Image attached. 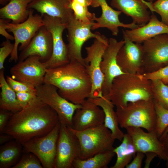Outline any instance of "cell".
<instances>
[{"label": "cell", "instance_id": "1f68e13d", "mask_svg": "<svg viewBox=\"0 0 168 168\" xmlns=\"http://www.w3.org/2000/svg\"><path fill=\"white\" fill-rule=\"evenodd\" d=\"M154 103L156 114L155 130L159 138L168 127V109L155 101Z\"/></svg>", "mask_w": 168, "mask_h": 168}, {"label": "cell", "instance_id": "9c48e42d", "mask_svg": "<svg viewBox=\"0 0 168 168\" xmlns=\"http://www.w3.org/2000/svg\"><path fill=\"white\" fill-rule=\"evenodd\" d=\"M44 26L51 33L52 37L53 50L52 56L47 61L44 63L47 69L56 68L70 62L67 44L62 37L67 23L60 18L47 14L41 15Z\"/></svg>", "mask_w": 168, "mask_h": 168}, {"label": "cell", "instance_id": "2e32d148", "mask_svg": "<svg viewBox=\"0 0 168 168\" xmlns=\"http://www.w3.org/2000/svg\"><path fill=\"white\" fill-rule=\"evenodd\" d=\"M125 43L117 57L118 64L124 73L143 74L142 44L133 42L123 36Z\"/></svg>", "mask_w": 168, "mask_h": 168}, {"label": "cell", "instance_id": "d590c367", "mask_svg": "<svg viewBox=\"0 0 168 168\" xmlns=\"http://www.w3.org/2000/svg\"><path fill=\"white\" fill-rule=\"evenodd\" d=\"M147 79L151 81L160 80L168 82V65L152 72L143 74Z\"/></svg>", "mask_w": 168, "mask_h": 168}, {"label": "cell", "instance_id": "603a6c76", "mask_svg": "<svg viewBox=\"0 0 168 168\" xmlns=\"http://www.w3.org/2000/svg\"><path fill=\"white\" fill-rule=\"evenodd\" d=\"M123 36L130 41L142 44L144 41L158 35L168 34V26L160 21L153 13L144 25L133 29L123 30Z\"/></svg>", "mask_w": 168, "mask_h": 168}, {"label": "cell", "instance_id": "f35d334b", "mask_svg": "<svg viewBox=\"0 0 168 168\" xmlns=\"http://www.w3.org/2000/svg\"><path fill=\"white\" fill-rule=\"evenodd\" d=\"M13 113L3 110H0V133H3V130L7 124Z\"/></svg>", "mask_w": 168, "mask_h": 168}, {"label": "cell", "instance_id": "cb8c5ba5", "mask_svg": "<svg viewBox=\"0 0 168 168\" xmlns=\"http://www.w3.org/2000/svg\"><path fill=\"white\" fill-rule=\"evenodd\" d=\"M87 99L102 109L105 114V125L110 130L115 140L122 142L124 133L119 128L118 116L114 109V106L103 95Z\"/></svg>", "mask_w": 168, "mask_h": 168}, {"label": "cell", "instance_id": "484cf974", "mask_svg": "<svg viewBox=\"0 0 168 168\" xmlns=\"http://www.w3.org/2000/svg\"><path fill=\"white\" fill-rule=\"evenodd\" d=\"M0 109L10 111L13 114L19 112L23 108L17 98L16 92L7 83L4 76V69L0 70Z\"/></svg>", "mask_w": 168, "mask_h": 168}, {"label": "cell", "instance_id": "3957f363", "mask_svg": "<svg viewBox=\"0 0 168 168\" xmlns=\"http://www.w3.org/2000/svg\"><path fill=\"white\" fill-rule=\"evenodd\" d=\"M105 97L116 108L131 102L153 99L151 81L143 74L124 73L114 79L109 92Z\"/></svg>", "mask_w": 168, "mask_h": 168}, {"label": "cell", "instance_id": "ee69618b", "mask_svg": "<svg viewBox=\"0 0 168 168\" xmlns=\"http://www.w3.org/2000/svg\"><path fill=\"white\" fill-rule=\"evenodd\" d=\"M14 139L13 137L7 134L2 133L0 135V144L2 145Z\"/></svg>", "mask_w": 168, "mask_h": 168}, {"label": "cell", "instance_id": "836d02e7", "mask_svg": "<svg viewBox=\"0 0 168 168\" xmlns=\"http://www.w3.org/2000/svg\"><path fill=\"white\" fill-rule=\"evenodd\" d=\"M153 12L160 16L161 21L168 26V0H157L152 4Z\"/></svg>", "mask_w": 168, "mask_h": 168}, {"label": "cell", "instance_id": "9a60e30c", "mask_svg": "<svg viewBox=\"0 0 168 168\" xmlns=\"http://www.w3.org/2000/svg\"><path fill=\"white\" fill-rule=\"evenodd\" d=\"M124 43V40L118 41L115 38H110L108 45L103 54L100 69L104 77L102 91L105 97L109 92L114 79L124 73L118 64L117 57L119 50Z\"/></svg>", "mask_w": 168, "mask_h": 168}, {"label": "cell", "instance_id": "e575fe53", "mask_svg": "<svg viewBox=\"0 0 168 168\" xmlns=\"http://www.w3.org/2000/svg\"><path fill=\"white\" fill-rule=\"evenodd\" d=\"M6 81L11 88L16 92L36 91V88L27 83L16 80L12 77L7 76Z\"/></svg>", "mask_w": 168, "mask_h": 168}, {"label": "cell", "instance_id": "e0dca14e", "mask_svg": "<svg viewBox=\"0 0 168 168\" xmlns=\"http://www.w3.org/2000/svg\"><path fill=\"white\" fill-rule=\"evenodd\" d=\"M91 6L93 7H100L102 14L100 17H94L95 22L91 26V30L100 28H106L110 30L112 35L117 36L119 32V27L133 29L139 26L133 22L124 24L119 20V16L122 12L113 9L108 5L106 0H92Z\"/></svg>", "mask_w": 168, "mask_h": 168}, {"label": "cell", "instance_id": "b9f144b4", "mask_svg": "<svg viewBox=\"0 0 168 168\" xmlns=\"http://www.w3.org/2000/svg\"><path fill=\"white\" fill-rule=\"evenodd\" d=\"M159 139L163 147L166 157V166L168 168V133L162 135L159 138Z\"/></svg>", "mask_w": 168, "mask_h": 168}, {"label": "cell", "instance_id": "f546056e", "mask_svg": "<svg viewBox=\"0 0 168 168\" xmlns=\"http://www.w3.org/2000/svg\"><path fill=\"white\" fill-rule=\"evenodd\" d=\"M151 82L154 101L168 109V86L160 80L151 81Z\"/></svg>", "mask_w": 168, "mask_h": 168}, {"label": "cell", "instance_id": "8992f818", "mask_svg": "<svg viewBox=\"0 0 168 168\" xmlns=\"http://www.w3.org/2000/svg\"><path fill=\"white\" fill-rule=\"evenodd\" d=\"M109 44V39L104 35L95 39L93 44L85 47L86 57L84 58L85 68L90 76L92 84L89 98L100 97L103 95L102 86L104 77L100 69L104 53Z\"/></svg>", "mask_w": 168, "mask_h": 168}, {"label": "cell", "instance_id": "8fae6325", "mask_svg": "<svg viewBox=\"0 0 168 168\" xmlns=\"http://www.w3.org/2000/svg\"><path fill=\"white\" fill-rule=\"evenodd\" d=\"M92 24H85L79 21L75 18L74 15L68 22L67 46L70 61H77L85 67L82 54L83 45L90 39H98L103 35L98 32H91Z\"/></svg>", "mask_w": 168, "mask_h": 168}, {"label": "cell", "instance_id": "681fc988", "mask_svg": "<svg viewBox=\"0 0 168 168\" xmlns=\"http://www.w3.org/2000/svg\"><path fill=\"white\" fill-rule=\"evenodd\" d=\"M142 0L143 1H144V2H146V1H145L144 0Z\"/></svg>", "mask_w": 168, "mask_h": 168}, {"label": "cell", "instance_id": "c3c4849f", "mask_svg": "<svg viewBox=\"0 0 168 168\" xmlns=\"http://www.w3.org/2000/svg\"><path fill=\"white\" fill-rule=\"evenodd\" d=\"M144 0L147 2H152L153 1H156L157 0Z\"/></svg>", "mask_w": 168, "mask_h": 168}, {"label": "cell", "instance_id": "8d00e7d4", "mask_svg": "<svg viewBox=\"0 0 168 168\" xmlns=\"http://www.w3.org/2000/svg\"><path fill=\"white\" fill-rule=\"evenodd\" d=\"M0 48V70L4 69V64L7 57L12 53L14 44L11 43L10 40H6L1 44Z\"/></svg>", "mask_w": 168, "mask_h": 168}, {"label": "cell", "instance_id": "52a82bcc", "mask_svg": "<svg viewBox=\"0 0 168 168\" xmlns=\"http://www.w3.org/2000/svg\"><path fill=\"white\" fill-rule=\"evenodd\" d=\"M60 126L59 121L47 134L33 138L26 142L22 144L23 152L34 154L43 168H54Z\"/></svg>", "mask_w": 168, "mask_h": 168}, {"label": "cell", "instance_id": "74e56055", "mask_svg": "<svg viewBox=\"0 0 168 168\" xmlns=\"http://www.w3.org/2000/svg\"><path fill=\"white\" fill-rule=\"evenodd\" d=\"M16 94L17 99L22 108L37 96L36 91L18 92Z\"/></svg>", "mask_w": 168, "mask_h": 168}, {"label": "cell", "instance_id": "60d3db41", "mask_svg": "<svg viewBox=\"0 0 168 168\" xmlns=\"http://www.w3.org/2000/svg\"><path fill=\"white\" fill-rule=\"evenodd\" d=\"M11 20L8 19H0V34L5 37L6 40H14L13 36L9 34L7 31L6 25Z\"/></svg>", "mask_w": 168, "mask_h": 168}, {"label": "cell", "instance_id": "44dd1931", "mask_svg": "<svg viewBox=\"0 0 168 168\" xmlns=\"http://www.w3.org/2000/svg\"><path fill=\"white\" fill-rule=\"evenodd\" d=\"M152 2L142 0H111L110 5L127 16L131 17L139 26H143L149 21L152 12Z\"/></svg>", "mask_w": 168, "mask_h": 168}, {"label": "cell", "instance_id": "5b68a950", "mask_svg": "<svg viewBox=\"0 0 168 168\" xmlns=\"http://www.w3.org/2000/svg\"><path fill=\"white\" fill-rule=\"evenodd\" d=\"M78 140V158L85 160L98 153L112 150L115 139L104 124L81 131L68 127Z\"/></svg>", "mask_w": 168, "mask_h": 168}, {"label": "cell", "instance_id": "83f0119b", "mask_svg": "<svg viewBox=\"0 0 168 168\" xmlns=\"http://www.w3.org/2000/svg\"><path fill=\"white\" fill-rule=\"evenodd\" d=\"M113 151L117 155V160L111 168H124L135 156L136 151L131 136L127 133L124 134L121 143Z\"/></svg>", "mask_w": 168, "mask_h": 168}, {"label": "cell", "instance_id": "d4e9b609", "mask_svg": "<svg viewBox=\"0 0 168 168\" xmlns=\"http://www.w3.org/2000/svg\"><path fill=\"white\" fill-rule=\"evenodd\" d=\"M32 0H11L0 9V17L12 21L14 24L25 21L28 18L30 9L28 4Z\"/></svg>", "mask_w": 168, "mask_h": 168}, {"label": "cell", "instance_id": "7dc6e473", "mask_svg": "<svg viewBox=\"0 0 168 168\" xmlns=\"http://www.w3.org/2000/svg\"><path fill=\"white\" fill-rule=\"evenodd\" d=\"M167 133H168V127L165 130L162 135L165 134Z\"/></svg>", "mask_w": 168, "mask_h": 168}, {"label": "cell", "instance_id": "7a4b0ae2", "mask_svg": "<svg viewBox=\"0 0 168 168\" xmlns=\"http://www.w3.org/2000/svg\"><path fill=\"white\" fill-rule=\"evenodd\" d=\"M44 83L56 86L61 96L75 104L81 105L90 97L92 84L90 76L85 66L76 60L47 69Z\"/></svg>", "mask_w": 168, "mask_h": 168}, {"label": "cell", "instance_id": "f907efd6", "mask_svg": "<svg viewBox=\"0 0 168 168\" xmlns=\"http://www.w3.org/2000/svg\"></svg>", "mask_w": 168, "mask_h": 168}, {"label": "cell", "instance_id": "f1b7e54d", "mask_svg": "<svg viewBox=\"0 0 168 168\" xmlns=\"http://www.w3.org/2000/svg\"><path fill=\"white\" fill-rule=\"evenodd\" d=\"M113 150L100 152L85 160L75 158L72 168H107L115 155Z\"/></svg>", "mask_w": 168, "mask_h": 168}, {"label": "cell", "instance_id": "d6986e66", "mask_svg": "<svg viewBox=\"0 0 168 168\" xmlns=\"http://www.w3.org/2000/svg\"><path fill=\"white\" fill-rule=\"evenodd\" d=\"M75 111L70 127L74 130L81 131L104 124L105 114L102 109L88 99Z\"/></svg>", "mask_w": 168, "mask_h": 168}, {"label": "cell", "instance_id": "6da1fadb", "mask_svg": "<svg viewBox=\"0 0 168 168\" xmlns=\"http://www.w3.org/2000/svg\"><path fill=\"white\" fill-rule=\"evenodd\" d=\"M59 122L56 111L37 96L13 114L3 133L23 144L31 138L47 134Z\"/></svg>", "mask_w": 168, "mask_h": 168}, {"label": "cell", "instance_id": "f6af8a7d", "mask_svg": "<svg viewBox=\"0 0 168 168\" xmlns=\"http://www.w3.org/2000/svg\"><path fill=\"white\" fill-rule=\"evenodd\" d=\"M86 7H88L91 6L92 0H72Z\"/></svg>", "mask_w": 168, "mask_h": 168}, {"label": "cell", "instance_id": "5bb4252c", "mask_svg": "<svg viewBox=\"0 0 168 168\" xmlns=\"http://www.w3.org/2000/svg\"><path fill=\"white\" fill-rule=\"evenodd\" d=\"M47 69L37 56H30L12 67L10 72L13 79L35 87L44 83Z\"/></svg>", "mask_w": 168, "mask_h": 168}, {"label": "cell", "instance_id": "ffe728a7", "mask_svg": "<svg viewBox=\"0 0 168 168\" xmlns=\"http://www.w3.org/2000/svg\"><path fill=\"white\" fill-rule=\"evenodd\" d=\"M125 129L132 138L136 152H154L166 161L163 147L156 130L146 133L139 127H129Z\"/></svg>", "mask_w": 168, "mask_h": 168}, {"label": "cell", "instance_id": "7bdbcfd3", "mask_svg": "<svg viewBox=\"0 0 168 168\" xmlns=\"http://www.w3.org/2000/svg\"><path fill=\"white\" fill-rule=\"evenodd\" d=\"M146 156V158L145 161V168L149 167L150 163L153 159L156 156H157L156 153L152 152H148L145 153Z\"/></svg>", "mask_w": 168, "mask_h": 168}, {"label": "cell", "instance_id": "ba28073f", "mask_svg": "<svg viewBox=\"0 0 168 168\" xmlns=\"http://www.w3.org/2000/svg\"><path fill=\"white\" fill-rule=\"evenodd\" d=\"M37 96L57 113L61 124L71 127L73 115L81 104H74L61 96L55 86L44 83L36 87Z\"/></svg>", "mask_w": 168, "mask_h": 168}, {"label": "cell", "instance_id": "ac0fdd59", "mask_svg": "<svg viewBox=\"0 0 168 168\" xmlns=\"http://www.w3.org/2000/svg\"><path fill=\"white\" fill-rule=\"evenodd\" d=\"M53 50L52 35L44 25L40 28L27 46L21 51L18 61H22L30 56H37L42 62L44 63L51 58Z\"/></svg>", "mask_w": 168, "mask_h": 168}, {"label": "cell", "instance_id": "277c9868", "mask_svg": "<svg viewBox=\"0 0 168 168\" xmlns=\"http://www.w3.org/2000/svg\"><path fill=\"white\" fill-rule=\"evenodd\" d=\"M116 112L121 128L139 127L148 132L155 130L156 114L153 99L129 103L125 106L116 108Z\"/></svg>", "mask_w": 168, "mask_h": 168}, {"label": "cell", "instance_id": "4fadbf2b", "mask_svg": "<svg viewBox=\"0 0 168 168\" xmlns=\"http://www.w3.org/2000/svg\"><path fill=\"white\" fill-rule=\"evenodd\" d=\"M79 144L76 136L68 126L61 123L54 168H72L78 157Z\"/></svg>", "mask_w": 168, "mask_h": 168}, {"label": "cell", "instance_id": "7402d4cb", "mask_svg": "<svg viewBox=\"0 0 168 168\" xmlns=\"http://www.w3.org/2000/svg\"><path fill=\"white\" fill-rule=\"evenodd\" d=\"M69 4V0H33L28 8L36 10L41 15L60 18L67 23L74 15Z\"/></svg>", "mask_w": 168, "mask_h": 168}, {"label": "cell", "instance_id": "d6a6232c", "mask_svg": "<svg viewBox=\"0 0 168 168\" xmlns=\"http://www.w3.org/2000/svg\"><path fill=\"white\" fill-rule=\"evenodd\" d=\"M17 163L12 168H42L38 157L31 152H24Z\"/></svg>", "mask_w": 168, "mask_h": 168}, {"label": "cell", "instance_id": "7c38bea8", "mask_svg": "<svg viewBox=\"0 0 168 168\" xmlns=\"http://www.w3.org/2000/svg\"><path fill=\"white\" fill-rule=\"evenodd\" d=\"M28 18L24 21L18 24L8 22L7 29L13 35L15 42L14 48L10 55L9 62L18 61V49L22 51L29 44L40 28L44 25L42 16L38 14H33L32 9H30Z\"/></svg>", "mask_w": 168, "mask_h": 168}, {"label": "cell", "instance_id": "ab89813d", "mask_svg": "<svg viewBox=\"0 0 168 168\" xmlns=\"http://www.w3.org/2000/svg\"><path fill=\"white\" fill-rule=\"evenodd\" d=\"M143 152H138L134 156L133 160L130 162L126 166V168H141L142 167V163L145 156Z\"/></svg>", "mask_w": 168, "mask_h": 168}, {"label": "cell", "instance_id": "4dcf8cb0", "mask_svg": "<svg viewBox=\"0 0 168 168\" xmlns=\"http://www.w3.org/2000/svg\"><path fill=\"white\" fill-rule=\"evenodd\" d=\"M69 6L73 11L75 18L77 20L86 24H92L95 22L94 18L95 14L91 13L88 7L71 0H69Z\"/></svg>", "mask_w": 168, "mask_h": 168}, {"label": "cell", "instance_id": "4316f807", "mask_svg": "<svg viewBox=\"0 0 168 168\" xmlns=\"http://www.w3.org/2000/svg\"><path fill=\"white\" fill-rule=\"evenodd\" d=\"M22 152V144L15 139L1 145L0 168H12L19 161Z\"/></svg>", "mask_w": 168, "mask_h": 168}, {"label": "cell", "instance_id": "30bf717a", "mask_svg": "<svg viewBox=\"0 0 168 168\" xmlns=\"http://www.w3.org/2000/svg\"><path fill=\"white\" fill-rule=\"evenodd\" d=\"M143 74L168 65V34L157 35L142 43Z\"/></svg>", "mask_w": 168, "mask_h": 168}, {"label": "cell", "instance_id": "bcb514c9", "mask_svg": "<svg viewBox=\"0 0 168 168\" xmlns=\"http://www.w3.org/2000/svg\"><path fill=\"white\" fill-rule=\"evenodd\" d=\"M11 0H0V4L2 6H5Z\"/></svg>", "mask_w": 168, "mask_h": 168}]
</instances>
